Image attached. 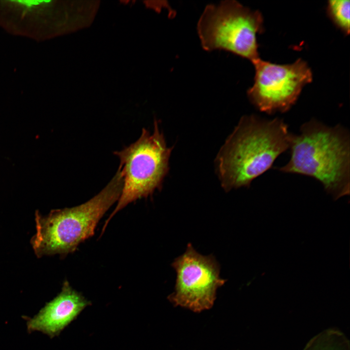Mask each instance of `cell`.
Masks as SVG:
<instances>
[{
	"mask_svg": "<svg viewBox=\"0 0 350 350\" xmlns=\"http://www.w3.org/2000/svg\"><path fill=\"white\" fill-rule=\"evenodd\" d=\"M293 135L282 119L242 117L218 157L222 186L227 191L249 186L290 149Z\"/></svg>",
	"mask_w": 350,
	"mask_h": 350,
	"instance_id": "obj_1",
	"label": "cell"
},
{
	"mask_svg": "<svg viewBox=\"0 0 350 350\" xmlns=\"http://www.w3.org/2000/svg\"><path fill=\"white\" fill-rule=\"evenodd\" d=\"M289 149L290 158L279 171L315 178L334 200L350 194V137L346 128L312 119L293 135Z\"/></svg>",
	"mask_w": 350,
	"mask_h": 350,
	"instance_id": "obj_2",
	"label": "cell"
},
{
	"mask_svg": "<svg viewBox=\"0 0 350 350\" xmlns=\"http://www.w3.org/2000/svg\"><path fill=\"white\" fill-rule=\"evenodd\" d=\"M123 186L117 172L99 193L87 202L71 208L52 210L47 216L35 213L36 231L31 239L38 257L73 252L82 242L92 236L100 220L118 201Z\"/></svg>",
	"mask_w": 350,
	"mask_h": 350,
	"instance_id": "obj_3",
	"label": "cell"
},
{
	"mask_svg": "<svg viewBox=\"0 0 350 350\" xmlns=\"http://www.w3.org/2000/svg\"><path fill=\"white\" fill-rule=\"evenodd\" d=\"M171 151L155 121L152 134L143 128L135 142L114 152L120 160L118 169L122 176L123 186L116 208L105 222L102 234L116 213L130 203L152 194L160 187L167 173Z\"/></svg>",
	"mask_w": 350,
	"mask_h": 350,
	"instance_id": "obj_4",
	"label": "cell"
},
{
	"mask_svg": "<svg viewBox=\"0 0 350 350\" xmlns=\"http://www.w3.org/2000/svg\"><path fill=\"white\" fill-rule=\"evenodd\" d=\"M263 31L261 13L235 0L208 5L197 24L205 50L227 51L252 63L260 58L257 36Z\"/></svg>",
	"mask_w": 350,
	"mask_h": 350,
	"instance_id": "obj_5",
	"label": "cell"
},
{
	"mask_svg": "<svg viewBox=\"0 0 350 350\" xmlns=\"http://www.w3.org/2000/svg\"><path fill=\"white\" fill-rule=\"evenodd\" d=\"M254 82L247 91L252 104L268 114L288 111L304 87L313 79L312 70L301 58L292 64H277L260 58L253 63Z\"/></svg>",
	"mask_w": 350,
	"mask_h": 350,
	"instance_id": "obj_6",
	"label": "cell"
},
{
	"mask_svg": "<svg viewBox=\"0 0 350 350\" xmlns=\"http://www.w3.org/2000/svg\"><path fill=\"white\" fill-rule=\"evenodd\" d=\"M172 266L176 272L175 291L168 299L175 306L200 312L210 308L217 289L226 280L220 277L219 266L211 256L198 253L191 244L175 259Z\"/></svg>",
	"mask_w": 350,
	"mask_h": 350,
	"instance_id": "obj_7",
	"label": "cell"
},
{
	"mask_svg": "<svg viewBox=\"0 0 350 350\" xmlns=\"http://www.w3.org/2000/svg\"><path fill=\"white\" fill-rule=\"evenodd\" d=\"M90 304L65 280L61 292L55 298L33 317H27V331L41 332L52 338L59 335Z\"/></svg>",
	"mask_w": 350,
	"mask_h": 350,
	"instance_id": "obj_8",
	"label": "cell"
},
{
	"mask_svg": "<svg viewBox=\"0 0 350 350\" xmlns=\"http://www.w3.org/2000/svg\"><path fill=\"white\" fill-rule=\"evenodd\" d=\"M350 0L328 1V15L333 23L345 35L350 33Z\"/></svg>",
	"mask_w": 350,
	"mask_h": 350,
	"instance_id": "obj_9",
	"label": "cell"
},
{
	"mask_svg": "<svg viewBox=\"0 0 350 350\" xmlns=\"http://www.w3.org/2000/svg\"><path fill=\"white\" fill-rule=\"evenodd\" d=\"M303 350H350L348 347L338 340L322 338L308 342Z\"/></svg>",
	"mask_w": 350,
	"mask_h": 350,
	"instance_id": "obj_10",
	"label": "cell"
}]
</instances>
